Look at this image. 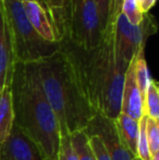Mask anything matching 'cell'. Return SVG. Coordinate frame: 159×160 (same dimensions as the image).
Masks as SVG:
<instances>
[{
  "label": "cell",
  "instance_id": "obj_1",
  "mask_svg": "<svg viewBox=\"0 0 159 160\" xmlns=\"http://www.w3.org/2000/svg\"><path fill=\"white\" fill-rule=\"evenodd\" d=\"M115 21L109 20L99 45L93 49H82L67 39L59 42L92 109L111 120H116L121 112L123 84L130 65L115 53Z\"/></svg>",
  "mask_w": 159,
  "mask_h": 160
},
{
  "label": "cell",
  "instance_id": "obj_2",
  "mask_svg": "<svg viewBox=\"0 0 159 160\" xmlns=\"http://www.w3.org/2000/svg\"><path fill=\"white\" fill-rule=\"evenodd\" d=\"M14 125L38 148L44 160H58L60 127L47 101L35 62H15L10 84Z\"/></svg>",
  "mask_w": 159,
  "mask_h": 160
},
{
  "label": "cell",
  "instance_id": "obj_3",
  "mask_svg": "<svg viewBox=\"0 0 159 160\" xmlns=\"http://www.w3.org/2000/svg\"><path fill=\"white\" fill-rule=\"evenodd\" d=\"M35 63L42 92L59 122L61 136L85 130L96 113L60 45L55 53Z\"/></svg>",
  "mask_w": 159,
  "mask_h": 160
},
{
  "label": "cell",
  "instance_id": "obj_4",
  "mask_svg": "<svg viewBox=\"0 0 159 160\" xmlns=\"http://www.w3.org/2000/svg\"><path fill=\"white\" fill-rule=\"evenodd\" d=\"M1 4L12 39L15 62H37L59 49V42H46L35 32L20 0H1Z\"/></svg>",
  "mask_w": 159,
  "mask_h": 160
},
{
  "label": "cell",
  "instance_id": "obj_5",
  "mask_svg": "<svg viewBox=\"0 0 159 160\" xmlns=\"http://www.w3.org/2000/svg\"><path fill=\"white\" fill-rule=\"evenodd\" d=\"M102 33L104 30L94 0L69 1L68 22L62 39L69 40L82 49L89 50L99 45Z\"/></svg>",
  "mask_w": 159,
  "mask_h": 160
},
{
  "label": "cell",
  "instance_id": "obj_6",
  "mask_svg": "<svg viewBox=\"0 0 159 160\" xmlns=\"http://www.w3.org/2000/svg\"><path fill=\"white\" fill-rule=\"evenodd\" d=\"M156 31L157 25L152 15L145 13L142 22L138 25H133L120 12L116 18L113 33V47L117 58L130 64L140 51L144 50L146 40Z\"/></svg>",
  "mask_w": 159,
  "mask_h": 160
},
{
  "label": "cell",
  "instance_id": "obj_7",
  "mask_svg": "<svg viewBox=\"0 0 159 160\" xmlns=\"http://www.w3.org/2000/svg\"><path fill=\"white\" fill-rule=\"evenodd\" d=\"M85 132L87 135H97L102 139L111 160H133L135 158L120 139L115 120L96 113L87 124Z\"/></svg>",
  "mask_w": 159,
  "mask_h": 160
},
{
  "label": "cell",
  "instance_id": "obj_8",
  "mask_svg": "<svg viewBox=\"0 0 159 160\" xmlns=\"http://www.w3.org/2000/svg\"><path fill=\"white\" fill-rule=\"evenodd\" d=\"M0 160H44L34 143L13 125L7 141L0 146Z\"/></svg>",
  "mask_w": 159,
  "mask_h": 160
},
{
  "label": "cell",
  "instance_id": "obj_9",
  "mask_svg": "<svg viewBox=\"0 0 159 160\" xmlns=\"http://www.w3.org/2000/svg\"><path fill=\"white\" fill-rule=\"evenodd\" d=\"M121 112L140 121L144 114V98L141 95L134 75V60L130 63L125 73L121 98Z\"/></svg>",
  "mask_w": 159,
  "mask_h": 160
},
{
  "label": "cell",
  "instance_id": "obj_10",
  "mask_svg": "<svg viewBox=\"0 0 159 160\" xmlns=\"http://www.w3.org/2000/svg\"><path fill=\"white\" fill-rule=\"evenodd\" d=\"M14 64L12 39L0 0V93L6 86H10Z\"/></svg>",
  "mask_w": 159,
  "mask_h": 160
},
{
  "label": "cell",
  "instance_id": "obj_11",
  "mask_svg": "<svg viewBox=\"0 0 159 160\" xmlns=\"http://www.w3.org/2000/svg\"><path fill=\"white\" fill-rule=\"evenodd\" d=\"M26 18L31 25L42 39L48 42H58L53 24L45 6L38 0L22 2Z\"/></svg>",
  "mask_w": 159,
  "mask_h": 160
},
{
  "label": "cell",
  "instance_id": "obj_12",
  "mask_svg": "<svg viewBox=\"0 0 159 160\" xmlns=\"http://www.w3.org/2000/svg\"><path fill=\"white\" fill-rule=\"evenodd\" d=\"M14 125L12 94L10 86H6L0 93V146L7 141Z\"/></svg>",
  "mask_w": 159,
  "mask_h": 160
},
{
  "label": "cell",
  "instance_id": "obj_13",
  "mask_svg": "<svg viewBox=\"0 0 159 160\" xmlns=\"http://www.w3.org/2000/svg\"><path fill=\"white\" fill-rule=\"evenodd\" d=\"M118 134L122 143L136 157V146L138 137V121L132 119L131 117L120 112L118 118L115 120Z\"/></svg>",
  "mask_w": 159,
  "mask_h": 160
},
{
  "label": "cell",
  "instance_id": "obj_14",
  "mask_svg": "<svg viewBox=\"0 0 159 160\" xmlns=\"http://www.w3.org/2000/svg\"><path fill=\"white\" fill-rule=\"evenodd\" d=\"M69 1L70 0H45L46 9L53 24L58 42L62 39L66 33L67 22H68Z\"/></svg>",
  "mask_w": 159,
  "mask_h": 160
},
{
  "label": "cell",
  "instance_id": "obj_15",
  "mask_svg": "<svg viewBox=\"0 0 159 160\" xmlns=\"http://www.w3.org/2000/svg\"><path fill=\"white\" fill-rule=\"evenodd\" d=\"M134 75H135V81L141 92V95L143 98H145L152 78L149 75L148 68H147L146 60H145L144 50L140 51L134 59Z\"/></svg>",
  "mask_w": 159,
  "mask_h": 160
},
{
  "label": "cell",
  "instance_id": "obj_16",
  "mask_svg": "<svg viewBox=\"0 0 159 160\" xmlns=\"http://www.w3.org/2000/svg\"><path fill=\"white\" fill-rule=\"evenodd\" d=\"M144 114L153 120H159V88L157 82L153 78L144 98Z\"/></svg>",
  "mask_w": 159,
  "mask_h": 160
},
{
  "label": "cell",
  "instance_id": "obj_17",
  "mask_svg": "<svg viewBox=\"0 0 159 160\" xmlns=\"http://www.w3.org/2000/svg\"><path fill=\"white\" fill-rule=\"evenodd\" d=\"M71 143L73 145L79 160H95L93 150H92L89 138L85 130L77 131L70 135Z\"/></svg>",
  "mask_w": 159,
  "mask_h": 160
},
{
  "label": "cell",
  "instance_id": "obj_18",
  "mask_svg": "<svg viewBox=\"0 0 159 160\" xmlns=\"http://www.w3.org/2000/svg\"><path fill=\"white\" fill-rule=\"evenodd\" d=\"M146 119L144 116L138 121V137L136 146V157L141 160H151V154L148 149V142L146 136Z\"/></svg>",
  "mask_w": 159,
  "mask_h": 160
},
{
  "label": "cell",
  "instance_id": "obj_19",
  "mask_svg": "<svg viewBox=\"0 0 159 160\" xmlns=\"http://www.w3.org/2000/svg\"><path fill=\"white\" fill-rule=\"evenodd\" d=\"M121 13L133 25H138L144 18V13L140 9L136 0H122Z\"/></svg>",
  "mask_w": 159,
  "mask_h": 160
},
{
  "label": "cell",
  "instance_id": "obj_20",
  "mask_svg": "<svg viewBox=\"0 0 159 160\" xmlns=\"http://www.w3.org/2000/svg\"><path fill=\"white\" fill-rule=\"evenodd\" d=\"M146 136L149 154H159V123L151 118L146 119Z\"/></svg>",
  "mask_w": 159,
  "mask_h": 160
},
{
  "label": "cell",
  "instance_id": "obj_21",
  "mask_svg": "<svg viewBox=\"0 0 159 160\" xmlns=\"http://www.w3.org/2000/svg\"><path fill=\"white\" fill-rule=\"evenodd\" d=\"M58 160H79L72 143H71L70 135H63L60 138Z\"/></svg>",
  "mask_w": 159,
  "mask_h": 160
},
{
  "label": "cell",
  "instance_id": "obj_22",
  "mask_svg": "<svg viewBox=\"0 0 159 160\" xmlns=\"http://www.w3.org/2000/svg\"><path fill=\"white\" fill-rule=\"evenodd\" d=\"M88 138L95 160H111L104 143L97 135H88Z\"/></svg>",
  "mask_w": 159,
  "mask_h": 160
},
{
  "label": "cell",
  "instance_id": "obj_23",
  "mask_svg": "<svg viewBox=\"0 0 159 160\" xmlns=\"http://www.w3.org/2000/svg\"><path fill=\"white\" fill-rule=\"evenodd\" d=\"M97 7L98 15H99L100 24L102 30H105L108 23L109 14H110V3L111 0H94Z\"/></svg>",
  "mask_w": 159,
  "mask_h": 160
},
{
  "label": "cell",
  "instance_id": "obj_24",
  "mask_svg": "<svg viewBox=\"0 0 159 160\" xmlns=\"http://www.w3.org/2000/svg\"><path fill=\"white\" fill-rule=\"evenodd\" d=\"M155 2H156V0H144V1H143L142 7H141V10H142V12L144 13V14L148 12V11L154 7Z\"/></svg>",
  "mask_w": 159,
  "mask_h": 160
},
{
  "label": "cell",
  "instance_id": "obj_25",
  "mask_svg": "<svg viewBox=\"0 0 159 160\" xmlns=\"http://www.w3.org/2000/svg\"><path fill=\"white\" fill-rule=\"evenodd\" d=\"M151 160H159V154H155L151 156Z\"/></svg>",
  "mask_w": 159,
  "mask_h": 160
},
{
  "label": "cell",
  "instance_id": "obj_26",
  "mask_svg": "<svg viewBox=\"0 0 159 160\" xmlns=\"http://www.w3.org/2000/svg\"><path fill=\"white\" fill-rule=\"evenodd\" d=\"M21 2H25V1H31V0H20Z\"/></svg>",
  "mask_w": 159,
  "mask_h": 160
},
{
  "label": "cell",
  "instance_id": "obj_27",
  "mask_svg": "<svg viewBox=\"0 0 159 160\" xmlns=\"http://www.w3.org/2000/svg\"><path fill=\"white\" fill-rule=\"evenodd\" d=\"M133 160H141V159H140V158H137V157H135V158H134Z\"/></svg>",
  "mask_w": 159,
  "mask_h": 160
}]
</instances>
